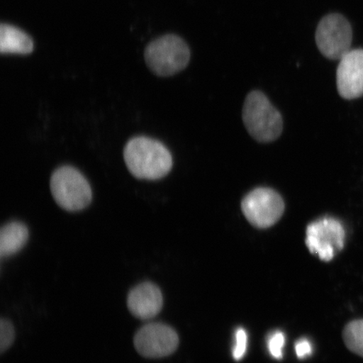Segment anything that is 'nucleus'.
Instances as JSON below:
<instances>
[{"label":"nucleus","mask_w":363,"mask_h":363,"mask_svg":"<svg viewBox=\"0 0 363 363\" xmlns=\"http://www.w3.org/2000/svg\"><path fill=\"white\" fill-rule=\"evenodd\" d=\"M345 230L339 220L325 217L307 226L306 244L308 251L321 261L330 262L344 247Z\"/></svg>","instance_id":"7"},{"label":"nucleus","mask_w":363,"mask_h":363,"mask_svg":"<svg viewBox=\"0 0 363 363\" xmlns=\"http://www.w3.org/2000/svg\"><path fill=\"white\" fill-rule=\"evenodd\" d=\"M285 344V337L281 331L272 334L269 340V350L276 359L283 357V348Z\"/></svg>","instance_id":"15"},{"label":"nucleus","mask_w":363,"mask_h":363,"mask_svg":"<svg viewBox=\"0 0 363 363\" xmlns=\"http://www.w3.org/2000/svg\"><path fill=\"white\" fill-rule=\"evenodd\" d=\"M145 61L154 74L170 77L185 69L190 60L187 43L176 35H165L150 43Z\"/></svg>","instance_id":"3"},{"label":"nucleus","mask_w":363,"mask_h":363,"mask_svg":"<svg viewBox=\"0 0 363 363\" xmlns=\"http://www.w3.org/2000/svg\"><path fill=\"white\" fill-rule=\"evenodd\" d=\"M340 96L352 101L363 95V50H351L340 60L337 71Z\"/></svg>","instance_id":"9"},{"label":"nucleus","mask_w":363,"mask_h":363,"mask_svg":"<svg viewBox=\"0 0 363 363\" xmlns=\"http://www.w3.org/2000/svg\"><path fill=\"white\" fill-rule=\"evenodd\" d=\"M295 352H296L298 358H305L311 356L312 352L311 342L306 339L298 340L296 345H295Z\"/></svg>","instance_id":"17"},{"label":"nucleus","mask_w":363,"mask_h":363,"mask_svg":"<svg viewBox=\"0 0 363 363\" xmlns=\"http://www.w3.org/2000/svg\"><path fill=\"white\" fill-rule=\"evenodd\" d=\"M163 297L160 289L150 282L140 284L130 290L127 306L131 314L140 320H150L162 311Z\"/></svg>","instance_id":"10"},{"label":"nucleus","mask_w":363,"mask_h":363,"mask_svg":"<svg viewBox=\"0 0 363 363\" xmlns=\"http://www.w3.org/2000/svg\"><path fill=\"white\" fill-rule=\"evenodd\" d=\"M29 238V230L25 224L11 221L0 230V256L6 258L15 255L26 246Z\"/></svg>","instance_id":"12"},{"label":"nucleus","mask_w":363,"mask_h":363,"mask_svg":"<svg viewBox=\"0 0 363 363\" xmlns=\"http://www.w3.org/2000/svg\"><path fill=\"white\" fill-rule=\"evenodd\" d=\"M242 119L248 133L257 142H274L283 133L282 116L261 91L254 90L247 94Z\"/></svg>","instance_id":"2"},{"label":"nucleus","mask_w":363,"mask_h":363,"mask_svg":"<svg viewBox=\"0 0 363 363\" xmlns=\"http://www.w3.org/2000/svg\"><path fill=\"white\" fill-rule=\"evenodd\" d=\"M315 40L322 55L330 60H340L351 51L350 23L340 13H330L318 25Z\"/></svg>","instance_id":"6"},{"label":"nucleus","mask_w":363,"mask_h":363,"mask_svg":"<svg viewBox=\"0 0 363 363\" xmlns=\"http://www.w3.org/2000/svg\"><path fill=\"white\" fill-rule=\"evenodd\" d=\"M34 43L28 34L16 26L2 24L0 27V52L2 54L27 55L33 52Z\"/></svg>","instance_id":"11"},{"label":"nucleus","mask_w":363,"mask_h":363,"mask_svg":"<svg viewBox=\"0 0 363 363\" xmlns=\"http://www.w3.org/2000/svg\"><path fill=\"white\" fill-rule=\"evenodd\" d=\"M285 203L281 195L270 188H257L242 201V211L249 223L259 229L274 225L284 215Z\"/></svg>","instance_id":"5"},{"label":"nucleus","mask_w":363,"mask_h":363,"mask_svg":"<svg viewBox=\"0 0 363 363\" xmlns=\"http://www.w3.org/2000/svg\"><path fill=\"white\" fill-rule=\"evenodd\" d=\"M235 346L233 350L235 360L240 361L247 352V335L244 329H238L235 334Z\"/></svg>","instance_id":"16"},{"label":"nucleus","mask_w":363,"mask_h":363,"mask_svg":"<svg viewBox=\"0 0 363 363\" xmlns=\"http://www.w3.org/2000/svg\"><path fill=\"white\" fill-rule=\"evenodd\" d=\"M343 340L349 351L363 357V319L352 320L345 326Z\"/></svg>","instance_id":"13"},{"label":"nucleus","mask_w":363,"mask_h":363,"mask_svg":"<svg viewBox=\"0 0 363 363\" xmlns=\"http://www.w3.org/2000/svg\"><path fill=\"white\" fill-rule=\"evenodd\" d=\"M15 335V328L11 322L3 318L0 321V351L2 353L11 347Z\"/></svg>","instance_id":"14"},{"label":"nucleus","mask_w":363,"mask_h":363,"mask_svg":"<svg viewBox=\"0 0 363 363\" xmlns=\"http://www.w3.org/2000/svg\"><path fill=\"white\" fill-rule=\"evenodd\" d=\"M50 187L58 206L67 211L84 210L92 201V189L88 180L74 167H59L52 175Z\"/></svg>","instance_id":"4"},{"label":"nucleus","mask_w":363,"mask_h":363,"mask_svg":"<svg viewBox=\"0 0 363 363\" xmlns=\"http://www.w3.org/2000/svg\"><path fill=\"white\" fill-rule=\"evenodd\" d=\"M124 159L130 174L139 179H160L169 174L172 167L169 149L146 136H138L127 143Z\"/></svg>","instance_id":"1"},{"label":"nucleus","mask_w":363,"mask_h":363,"mask_svg":"<svg viewBox=\"0 0 363 363\" xmlns=\"http://www.w3.org/2000/svg\"><path fill=\"white\" fill-rule=\"evenodd\" d=\"M179 344V335L176 331L162 323L145 325L134 337L136 351L147 358L169 357L176 352Z\"/></svg>","instance_id":"8"}]
</instances>
